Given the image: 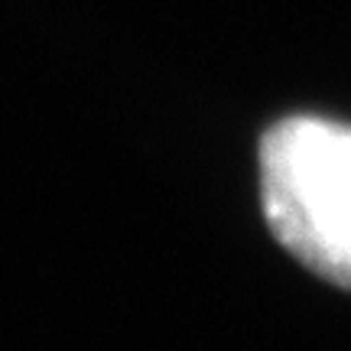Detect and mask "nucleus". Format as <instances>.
<instances>
[{
	"mask_svg": "<svg viewBox=\"0 0 351 351\" xmlns=\"http://www.w3.org/2000/svg\"><path fill=\"white\" fill-rule=\"evenodd\" d=\"M263 212L309 270L351 289V127L289 117L261 143Z\"/></svg>",
	"mask_w": 351,
	"mask_h": 351,
	"instance_id": "nucleus-1",
	"label": "nucleus"
}]
</instances>
